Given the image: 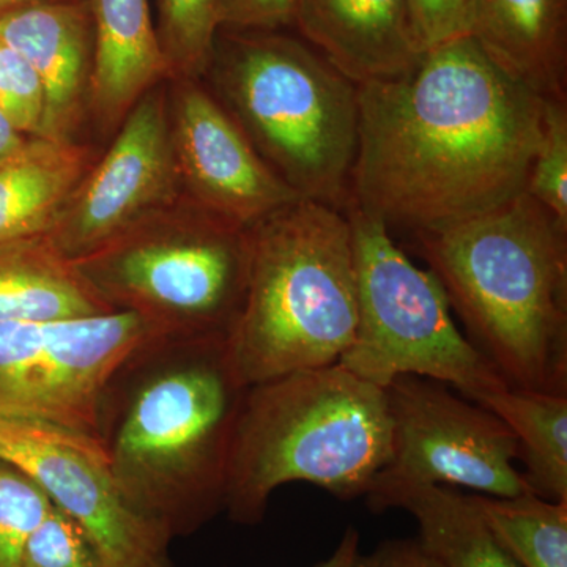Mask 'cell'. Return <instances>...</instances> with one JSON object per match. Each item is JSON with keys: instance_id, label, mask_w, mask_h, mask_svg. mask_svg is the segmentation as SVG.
Wrapping results in <instances>:
<instances>
[{"instance_id": "cell-12", "label": "cell", "mask_w": 567, "mask_h": 567, "mask_svg": "<svg viewBox=\"0 0 567 567\" xmlns=\"http://www.w3.org/2000/svg\"><path fill=\"white\" fill-rule=\"evenodd\" d=\"M181 186L167 100L152 89L123 118L110 151L71 193L43 240L76 262L173 208Z\"/></svg>"}, {"instance_id": "cell-23", "label": "cell", "mask_w": 567, "mask_h": 567, "mask_svg": "<svg viewBox=\"0 0 567 567\" xmlns=\"http://www.w3.org/2000/svg\"><path fill=\"white\" fill-rule=\"evenodd\" d=\"M156 33L171 76L196 80L210 66L219 21L218 0H155Z\"/></svg>"}, {"instance_id": "cell-22", "label": "cell", "mask_w": 567, "mask_h": 567, "mask_svg": "<svg viewBox=\"0 0 567 567\" xmlns=\"http://www.w3.org/2000/svg\"><path fill=\"white\" fill-rule=\"evenodd\" d=\"M481 517L522 567H567V502L472 494Z\"/></svg>"}, {"instance_id": "cell-26", "label": "cell", "mask_w": 567, "mask_h": 567, "mask_svg": "<svg viewBox=\"0 0 567 567\" xmlns=\"http://www.w3.org/2000/svg\"><path fill=\"white\" fill-rule=\"evenodd\" d=\"M24 567H107L99 548L76 520L51 503L50 511L33 529Z\"/></svg>"}, {"instance_id": "cell-17", "label": "cell", "mask_w": 567, "mask_h": 567, "mask_svg": "<svg viewBox=\"0 0 567 567\" xmlns=\"http://www.w3.org/2000/svg\"><path fill=\"white\" fill-rule=\"evenodd\" d=\"M470 37L511 80L567 99V0H476Z\"/></svg>"}, {"instance_id": "cell-21", "label": "cell", "mask_w": 567, "mask_h": 567, "mask_svg": "<svg viewBox=\"0 0 567 567\" xmlns=\"http://www.w3.org/2000/svg\"><path fill=\"white\" fill-rule=\"evenodd\" d=\"M480 405L516 435L522 473L533 494L567 502V394L506 386Z\"/></svg>"}, {"instance_id": "cell-24", "label": "cell", "mask_w": 567, "mask_h": 567, "mask_svg": "<svg viewBox=\"0 0 567 567\" xmlns=\"http://www.w3.org/2000/svg\"><path fill=\"white\" fill-rule=\"evenodd\" d=\"M525 192L567 227V99L546 100Z\"/></svg>"}, {"instance_id": "cell-27", "label": "cell", "mask_w": 567, "mask_h": 567, "mask_svg": "<svg viewBox=\"0 0 567 567\" xmlns=\"http://www.w3.org/2000/svg\"><path fill=\"white\" fill-rule=\"evenodd\" d=\"M0 110L29 137H40L44 91L31 63L0 40Z\"/></svg>"}, {"instance_id": "cell-8", "label": "cell", "mask_w": 567, "mask_h": 567, "mask_svg": "<svg viewBox=\"0 0 567 567\" xmlns=\"http://www.w3.org/2000/svg\"><path fill=\"white\" fill-rule=\"evenodd\" d=\"M357 274L358 327L338 364L385 388L399 375H420L481 404L509 386L461 333L442 282L394 244L390 227L347 205Z\"/></svg>"}, {"instance_id": "cell-2", "label": "cell", "mask_w": 567, "mask_h": 567, "mask_svg": "<svg viewBox=\"0 0 567 567\" xmlns=\"http://www.w3.org/2000/svg\"><path fill=\"white\" fill-rule=\"evenodd\" d=\"M246 390L224 336H156L104 391L99 436L115 486L171 539L193 535L224 511Z\"/></svg>"}, {"instance_id": "cell-29", "label": "cell", "mask_w": 567, "mask_h": 567, "mask_svg": "<svg viewBox=\"0 0 567 567\" xmlns=\"http://www.w3.org/2000/svg\"><path fill=\"white\" fill-rule=\"evenodd\" d=\"M295 0H218L221 29L274 32L293 25Z\"/></svg>"}, {"instance_id": "cell-1", "label": "cell", "mask_w": 567, "mask_h": 567, "mask_svg": "<svg viewBox=\"0 0 567 567\" xmlns=\"http://www.w3.org/2000/svg\"><path fill=\"white\" fill-rule=\"evenodd\" d=\"M544 103L472 37L425 51L394 80L358 85L349 205L413 234L507 203L527 188Z\"/></svg>"}, {"instance_id": "cell-3", "label": "cell", "mask_w": 567, "mask_h": 567, "mask_svg": "<svg viewBox=\"0 0 567 567\" xmlns=\"http://www.w3.org/2000/svg\"><path fill=\"white\" fill-rule=\"evenodd\" d=\"M413 240L507 385L567 394V227L524 192Z\"/></svg>"}, {"instance_id": "cell-18", "label": "cell", "mask_w": 567, "mask_h": 567, "mask_svg": "<svg viewBox=\"0 0 567 567\" xmlns=\"http://www.w3.org/2000/svg\"><path fill=\"white\" fill-rule=\"evenodd\" d=\"M92 158L74 142L31 137L18 155L0 163V245L43 237Z\"/></svg>"}, {"instance_id": "cell-6", "label": "cell", "mask_w": 567, "mask_h": 567, "mask_svg": "<svg viewBox=\"0 0 567 567\" xmlns=\"http://www.w3.org/2000/svg\"><path fill=\"white\" fill-rule=\"evenodd\" d=\"M223 106L301 199L344 210L358 148V85L305 41L274 32L216 40Z\"/></svg>"}, {"instance_id": "cell-13", "label": "cell", "mask_w": 567, "mask_h": 567, "mask_svg": "<svg viewBox=\"0 0 567 567\" xmlns=\"http://www.w3.org/2000/svg\"><path fill=\"white\" fill-rule=\"evenodd\" d=\"M169 118L178 174L192 204L249 229L301 199L264 162L229 111L194 80L175 89Z\"/></svg>"}, {"instance_id": "cell-32", "label": "cell", "mask_w": 567, "mask_h": 567, "mask_svg": "<svg viewBox=\"0 0 567 567\" xmlns=\"http://www.w3.org/2000/svg\"><path fill=\"white\" fill-rule=\"evenodd\" d=\"M29 141L31 137L21 133L10 121L9 115L0 110V163L18 155Z\"/></svg>"}, {"instance_id": "cell-14", "label": "cell", "mask_w": 567, "mask_h": 567, "mask_svg": "<svg viewBox=\"0 0 567 567\" xmlns=\"http://www.w3.org/2000/svg\"><path fill=\"white\" fill-rule=\"evenodd\" d=\"M0 40L31 63L43 84L40 137L70 141L91 81L93 31L89 0L35 3L0 14Z\"/></svg>"}, {"instance_id": "cell-19", "label": "cell", "mask_w": 567, "mask_h": 567, "mask_svg": "<svg viewBox=\"0 0 567 567\" xmlns=\"http://www.w3.org/2000/svg\"><path fill=\"white\" fill-rule=\"evenodd\" d=\"M372 511L404 509L415 517L417 539L442 567H522L499 544L473 503L458 488L427 484L375 487Z\"/></svg>"}, {"instance_id": "cell-5", "label": "cell", "mask_w": 567, "mask_h": 567, "mask_svg": "<svg viewBox=\"0 0 567 567\" xmlns=\"http://www.w3.org/2000/svg\"><path fill=\"white\" fill-rule=\"evenodd\" d=\"M244 308L227 338L245 386L338 364L358 327L352 226L344 210L311 199L248 229Z\"/></svg>"}, {"instance_id": "cell-4", "label": "cell", "mask_w": 567, "mask_h": 567, "mask_svg": "<svg viewBox=\"0 0 567 567\" xmlns=\"http://www.w3.org/2000/svg\"><path fill=\"white\" fill-rule=\"evenodd\" d=\"M391 458L385 390L341 364L246 390L227 466L224 511L262 522L276 488L308 483L341 499L368 495Z\"/></svg>"}, {"instance_id": "cell-9", "label": "cell", "mask_w": 567, "mask_h": 567, "mask_svg": "<svg viewBox=\"0 0 567 567\" xmlns=\"http://www.w3.org/2000/svg\"><path fill=\"white\" fill-rule=\"evenodd\" d=\"M162 336L128 311L0 322V415L31 417L100 439L104 391L148 339Z\"/></svg>"}, {"instance_id": "cell-20", "label": "cell", "mask_w": 567, "mask_h": 567, "mask_svg": "<svg viewBox=\"0 0 567 567\" xmlns=\"http://www.w3.org/2000/svg\"><path fill=\"white\" fill-rule=\"evenodd\" d=\"M73 262L43 237L0 245V322H48L110 315Z\"/></svg>"}, {"instance_id": "cell-28", "label": "cell", "mask_w": 567, "mask_h": 567, "mask_svg": "<svg viewBox=\"0 0 567 567\" xmlns=\"http://www.w3.org/2000/svg\"><path fill=\"white\" fill-rule=\"evenodd\" d=\"M410 25L421 52L472 32L476 0H405Z\"/></svg>"}, {"instance_id": "cell-31", "label": "cell", "mask_w": 567, "mask_h": 567, "mask_svg": "<svg viewBox=\"0 0 567 567\" xmlns=\"http://www.w3.org/2000/svg\"><path fill=\"white\" fill-rule=\"evenodd\" d=\"M360 551V533L352 527L347 528L333 554L315 567H352Z\"/></svg>"}, {"instance_id": "cell-30", "label": "cell", "mask_w": 567, "mask_h": 567, "mask_svg": "<svg viewBox=\"0 0 567 567\" xmlns=\"http://www.w3.org/2000/svg\"><path fill=\"white\" fill-rule=\"evenodd\" d=\"M352 567H442L417 537L388 539L369 554H358Z\"/></svg>"}, {"instance_id": "cell-7", "label": "cell", "mask_w": 567, "mask_h": 567, "mask_svg": "<svg viewBox=\"0 0 567 567\" xmlns=\"http://www.w3.org/2000/svg\"><path fill=\"white\" fill-rule=\"evenodd\" d=\"M145 219L74 267L112 311L171 338H229L248 284L246 227L189 203Z\"/></svg>"}, {"instance_id": "cell-16", "label": "cell", "mask_w": 567, "mask_h": 567, "mask_svg": "<svg viewBox=\"0 0 567 567\" xmlns=\"http://www.w3.org/2000/svg\"><path fill=\"white\" fill-rule=\"evenodd\" d=\"M93 54L89 102L104 126L123 118L169 65L159 47L151 0H89Z\"/></svg>"}, {"instance_id": "cell-15", "label": "cell", "mask_w": 567, "mask_h": 567, "mask_svg": "<svg viewBox=\"0 0 567 567\" xmlns=\"http://www.w3.org/2000/svg\"><path fill=\"white\" fill-rule=\"evenodd\" d=\"M293 25L357 85L394 80L423 58L405 0H295Z\"/></svg>"}, {"instance_id": "cell-33", "label": "cell", "mask_w": 567, "mask_h": 567, "mask_svg": "<svg viewBox=\"0 0 567 567\" xmlns=\"http://www.w3.org/2000/svg\"><path fill=\"white\" fill-rule=\"evenodd\" d=\"M48 2H73V0H0V14L9 13L11 10L21 9V7Z\"/></svg>"}, {"instance_id": "cell-25", "label": "cell", "mask_w": 567, "mask_h": 567, "mask_svg": "<svg viewBox=\"0 0 567 567\" xmlns=\"http://www.w3.org/2000/svg\"><path fill=\"white\" fill-rule=\"evenodd\" d=\"M50 507L31 477L0 461V567H24L29 539Z\"/></svg>"}, {"instance_id": "cell-10", "label": "cell", "mask_w": 567, "mask_h": 567, "mask_svg": "<svg viewBox=\"0 0 567 567\" xmlns=\"http://www.w3.org/2000/svg\"><path fill=\"white\" fill-rule=\"evenodd\" d=\"M383 390L391 458L371 491L427 484L502 498L533 494L516 465V435L486 406L420 375L395 377Z\"/></svg>"}, {"instance_id": "cell-11", "label": "cell", "mask_w": 567, "mask_h": 567, "mask_svg": "<svg viewBox=\"0 0 567 567\" xmlns=\"http://www.w3.org/2000/svg\"><path fill=\"white\" fill-rule=\"evenodd\" d=\"M0 461L20 470L87 533L107 567H174L171 537L123 499L100 439L0 415Z\"/></svg>"}]
</instances>
